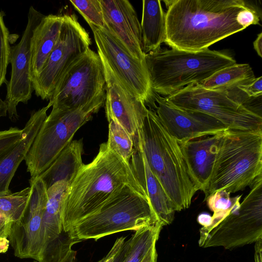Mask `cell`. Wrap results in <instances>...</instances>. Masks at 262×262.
I'll list each match as a JSON object with an SVG mask.
<instances>
[{
    "label": "cell",
    "instance_id": "6da1fadb",
    "mask_svg": "<svg viewBox=\"0 0 262 262\" xmlns=\"http://www.w3.org/2000/svg\"><path fill=\"white\" fill-rule=\"evenodd\" d=\"M243 0H172L165 13L164 42L172 49L199 52L245 29L236 22Z\"/></svg>",
    "mask_w": 262,
    "mask_h": 262
},
{
    "label": "cell",
    "instance_id": "f546056e",
    "mask_svg": "<svg viewBox=\"0 0 262 262\" xmlns=\"http://www.w3.org/2000/svg\"><path fill=\"white\" fill-rule=\"evenodd\" d=\"M10 41L9 32L4 20V13L0 12V86L6 82L7 69L10 63Z\"/></svg>",
    "mask_w": 262,
    "mask_h": 262
},
{
    "label": "cell",
    "instance_id": "f35d334b",
    "mask_svg": "<svg viewBox=\"0 0 262 262\" xmlns=\"http://www.w3.org/2000/svg\"><path fill=\"white\" fill-rule=\"evenodd\" d=\"M211 216L206 213L200 214L198 217V222L201 224L203 227L207 226L210 223Z\"/></svg>",
    "mask_w": 262,
    "mask_h": 262
},
{
    "label": "cell",
    "instance_id": "7402d4cb",
    "mask_svg": "<svg viewBox=\"0 0 262 262\" xmlns=\"http://www.w3.org/2000/svg\"><path fill=\"white\" fill-rule=\"evenodd\" d=\"M63 21V15L49 14L34 29L31 41V80L40 73L55 46Z\"/></svg>",
    "mask_w": 262,
    "mask_h": 262
},
{
    "label": "cell",
    "instance_id": "d6986e66",
    "mask_svg": "<svg viewBox=\"0 0 262 262\" xmlns=\"http://www.w3.org/2000/svg\"><path fill=\"white\" fill-rule=\"evenodd\" d=\"M224 132L179 142L189 173L198 190L204 191L208 186Z\"/></svg>",
    "mask_w": 262,
    "mask_h": 262
},
{
    "label": "cell",
    "instance_id": "d590c367",
    "mask_svg": "<svg viewBox=\"0 0 262 262\" xmlns=\"http://www.w3.org/2000/svg\"><path fill=\"white\" fill-rule=\"evenodd\" d=\"M11 223L0 212V236L3 238H8Z\"/></svg>",
    "mask_w": 262,
    "mask_h": 262
},
{
    "label": "cell",
    "instance_id": "44dd1931",
    "mask_svg": "<svg viewBox=\"0 0 262 262\" xmlns=\"http://www.w3.org/2000/svg\"><path fill=\"white\" fill-rule=\"evenodd\" d=\"M50 106L47 105L31 114L22 129L21 138L16 145L0 158V193H8L10 182L21 162L25 160Z\"/></svg>",
    "mask_w": 262,
    "mask_h": 262
},
{
    "label": "cell",
    "instance_id": "ac0fdd59",
    "mask_svg": "<svg viewBox=\"0 0 262 262\" xmlns=\"http://www.w3.org/2000/svg\"><path fill=\"white\" fill-rule=\"evenodd\" d=\"M104 29L116 37L136 58L145 61L142 49L140 23L127 0H99Z\"/></svg>",
    "mask_w": 262,
    "mask_h": 262
},
{
    "label": "cell",
    "instance_id": "ffe728a7",
    "mask_svg": "<svg viewBox=\"0 0 262 262\" xmlns=\"http://www.w3.org/2000/svg\"><path fill=\"white\" fill-rule=\"evenodd\" d=\"M130 164L146 192L159 222L163 226L171 224L174 219L176 209L161 183L151 172L142 150L134 149Z\"/></svg>",
    "mask_w": 262,
    "mask_h": 262
},
{
    "label": "cell",
    "instance_id": "e0dca14e",
    "mask_svg": "<svg viewBox=\"0 0 262 262\" xmlns=\"http://www.w3.org/2000/svg\"><path fill=\"white\" fill-rule=\"evenodd\" d=\"M155 111L160 122L178 142L217 134L228 128L220 120L207 114L183 110L154 93Z\"/></svg>",
    "mask_w": 262,
    "mask_h": 262
},
{
    "label": "cell",
    "instance_id": "484cf974",
    "mask_svg": "<svg viewBox=\"0 0 262 262\" xmlns=\"http://www.w3.org/2000/svg\"><path fill=\"white\" fill-rule=\"evenodd\" d=\"M255 78L254 72L249 64L236 63L216 72L200 84L207 89L229 90L247 84Z\"/></svg>",
    "mask_w": 262,
    "mask_h": 262
},
{
    "label": "cell",
    "instance_id": "9c48e42d",
    "mask_svg": "<svg viewBox=\"0 0 262 262\" xmlns=\"http://www.w3.org/2000/svg\"><path fill=\"white\" fill-rule=\"evenodd\" d=\"M164 97L178 108L212 116L230 129H262L261 115L231 98L226 89H207L195 83Z\"/></svg>",
    "mask_w": 262,
    "mask_h": 262
},
{
    "label": "cell",
    "instance_id": "836d02e7",
    "mask_svg": "<svg viewBox=\"0 0 262 262\" xmlns=\"http://www.w3.org/2000/svg\"><path fill=\"white\" fill-rule=\"evenodd\" d=\"M236 88L242 91L248 98H260L262 95V77L255 78L250 82L238 85Z\"/></svg>",
    "mask_w": 262,
    "mask_h": 262
},
{
    "label": "cell",
    "instance_id": "ba28073f",
    "mask_svg": "<svg viewBox=\"0 0 262 262\" xmlns=\"http://www.w3.org/2000/svg\"><path fill=\"white\" fill-rule=\"evenodd\" d=\"M250 187L242 203L213 213L210 224L200 229V247L232 249L262 238V174Z\"/></svg>",
    "mask_w": 262,
    "mask_h": 262
},
{
    "label": "cell",
    "instance_id": "83f0119b",
    "mask_svg": "<svg viewBox=\"0 0 262 262\" xmlns=\"http://www.w3.org/2000/svg\"><path fill=\"white\" fill-rule=\"evenodd\" d=\"M108 122V135L106 142L108 147L130 163L134 151L131 136L117 121L111 120Z\"/></svg>",
    "mask_w": 262,
    "mask_h": 262
},
{
    "label": "cell",
    "instance_id": "b9f144b4",
    "mask_svg": "<svg viewBox=\"0 0 262 262\" xmlns=\"http://www.w3.org/2000/svg\"><path fill=\"white\" fill-rule=\"evenodd\" d=\"M125 251V242L120 250L116 256L114 262H122L124 259Z\"/></svg>",
    "mask_w": 262,
    "mask_h": 262
},
{
    "label": "cell",
    "instance_id": "7a4b0ae2",
    "mask_svg": "<svg viewBox=\"0 0 262 262\" xmlns=\"http://www.w3.org/2000/svg\"><path fill=\"white\" fill-rule=\"evenodd\" d=\"M126 185L148 196L130 163L106 142L101 144L97 156L91 162L83 165L70 185L62 213L64 230L96 211Z\"/></svg>",
    "mask_w": 262,
    "mask_h": 262
},
{
    "label": "cell",
    "instance_id": "8992f818",
    "mask_svg": "<svg viewBox=\"0 0 262 262\" xmlns=\"http://www.w3.org/2000/svg\"><path fill=\"white\" fill-rule=\"evenodd\" d=\"M158 222L148 196L126 185L96 211L73 223L64 231L78 243L121 231H135Z\"/></svg>",
    "mask_w": 262,
    "mask_h": 262
},
{
    "label": "cell",
    "instance_id": "7c38bea8",
    "mask_svg": "<svg viewBox=\"0 0 262 262\" xmlns=\"http://www.w3.org/2000/svg\"><path fill=\"white\" fill-rule=\"evenodd\" d=\"M63 16L57 42L40 73L32 79L36 95L42 100H49L62 73L92 44L89 33L75 14Z\"/></svg>",
    "mask_w": 262,
    "mask_h": 262
},
{
    "label": "cell",
    "instance_id": "603a6c76",
    "mask_svg": "<svg viewBox=\"0 0 262 262\" xmlns=\"http://www.w3.org/2000/svg\"><path fill=\"white\" fill-rule=\"evenodd\" d=\"M82 139L72 141L50 167L39 177L49 188L57 182L64 181L70 185L84 164Z\"/></svg>",
    "mask_w": 262,
    "mask_h": 262
},
{
    "label": "cell",
    "instance_id": "d6a6232c",
    "mask_svg": "<svg viewBox=\"0 0 262 262\" xmlns=\"http://www.w3.org/2000/svg\"><path fill=\"white\" fill-rule=\"evenodd\" d=\"M236 20L237 23L244 29L251 25H260L257 12L254 8L248 6L238 12Z\"/></svg>",
    "mask_w": 262,
    "mask_h": 262
},
{
    "label": "cell",
    "instance_id": "277c9868",
    "mask_svg": "<svg viewBox=\"0 0 262 262\" xmlns=\"http://www.w3.org/2000/svg\"><path fill=\"white\" fill-rule=\"evenodd\" d=\"M152 91L167 97L189 84L200 83L216 72L235 64L225 52L206 50L193 52L160 49L145 55Z\"/></svg>",
    "mask_w": 262,
    "mask_h": 262
},
{
    "label": "cell",
    "instance_id": "2e32d148",
    "mask_svg": "<svg viewBox=\"0 0 262 262\" xmlns=\"http://www.w3.org/2000/svg\"><path fill=\"white\" fill-rule=\"evenodd\" d=\"M102 64L105 78L104 106L106 119L108 121L115 120L121 125L131 136L134 149L142 150L143 129L148 108L143 101L128 93L108 67Z\"/></svg>",
    "mask_w": 262,
    "mask_h": 262
},
{
    "label": "cell",
    "instance_id": "1f68e13d",
    "mask_svg": "<svg viewBox=\"0 0 262 262\" xmlns=\"http://www.w3.org/2000/svg\"><path fill=\"white\" fill-rule=\"evenodd\" d=\"M23 130L10 127L0 131V158L6 155L19 141Z\"/></svg>",
    "mask_w": 262,
    "mask_h": 262
},
{
    "label": "cell",
    "instance_id": "f1b7e54d",
    "mask_svg": "<svg viewBox=\"0 0 262 262\" xmlns=\"http://www.w3.org/2000/svg\"><path fill=\"white\" fill-rule=\"evenodd\" d=\"M89 26L104 29L102 10L99 0L70 1Z\"/></svg>",
    "mask_w": 262,
    "mask_h": 262
},
{
    "label": "cell",
    "instance_id": "4dcf8cb0",
    "mask_svg": "<svg viewBox=\"0 0 262 262\" xmlns=\"http://www.w3.org/2000/svg\"><path fill=\"white\" fill-rule=\"evenodd\" d=\"M230 194L225 190H221L215 192L206 199L207 205L213 213L225 212L240 203L241 195L231 198Z\"/></svg>",
    "mask_w": 262,
    "mask_h": 262
},
{
    "label": "cell",
    "instance_id": "cb8c5ba5",
    "mask_svg": "<svg viewBox=\"0 0 262 262\" xmlns=\"http://www.w3.org/2000/svg\"><path fill=\"white\" fill-rule=\"evenodd\" d=\"M159 0H143L140 24L142 49L144 55L161 48L166 37L165 13Z\"/></svg>",
    "mask_w": 262,
    "mask_h": 262
},
{
    "label": "cell",
    "instance_id": "8d00e7d4",
    "mask_svg": "<svg viewBox=\"0 0 262 262\" xmlns=\"http://www.w3.org/2000/svg\"><path fill=\"white\" fill-rule=\"evenodd\" d=\"M253 47L258 55L262 57V32L258 34L256 39L254 41Z\"/></svg>",
    "mask_w": 262,
    "mask_h": 262
},
{
    "label": "cell",
    "instance_id": "e575fe53",
    "mask_svg": "<svg viewBox=\"0 0 262 262\" xmlns=\"http://www.w3.org/2000/svg\"><path fill=\"white\" fill-rule=\"evenodd\" d=\"M125 240L124 236L117 238L108 253L97 262H114Z\"/></svg>",
    "mask_w": 262,
    "mask_h": 262
},
{
    "label": "cell",
    "instance_id": "52a82bcc",
    "mask_svg": "<svg viewBox=\"0 0 262 262\" xmlns=\"http://www.w3.org/2000/svg\"><path fill=\"white\" fill-rule=\"evenodd\" d=\"M105 91L74 110H52L25 158L31 179L46 171L71 142L76 132L104 106Z\"/></svg>",
    "mask_w": 262,
    "mask_h": 262
},
{
    "label": "cell",
    "instance_id": "4316f807",
    "mask_svg": "<svg viewBox=\"0 0 262 262\" xmlns=\"http://www.w3.org/2000/svg\"><path fill=\"white\" fill-rule=\"evenodd\" d=\"M31 187L14 193H0V212L11 223L19 221L29 203Z\"/></svg>",
    "mask_w": 262,
    "mask_h": 262
},
{
    "label": "cell",
    "instance_id": "ee69618b",
    "mask_svg": "<svg viewBox=\"0 0 262 262\" xmlns=\"http://www.w3.org/2000/svg\"><path fill=\"white\" fill-rule=\"evenodd\" d=\"M33 262H38V261H36V260H35V261H33Z\"/></svg>",
    "mask_w": 262,
    "mask_h": 262
},
{
    "label": "cell",
    "instance_id": "3957f363",
    "mask_svg": "<svg viewBox=\"0 0 262 262\" xmlns=\"http://www.w3.org/2000/svg\"><path fill=\"white\" fill-rule=\"evenodd\" d=\"M142 151L151 172L176 211L189 208L198 189L189 173L179 142L168 133L151 108H148L144 123Z\"/></svg>",
    "mask_w": 262,
    "mask_h": 262
},
{
    "label": "cell",
    "instance_id": "5bb4252c",
    "mask_svg": "<svg viewBox=\"0 0 262 262\" xmlns=\"http://www.w3.org/2000/svg\"><path fill=\"white\" fill-rule=\"evenodd\" d=\"M44 16L31 6L27 26L20 41L11 47L9 62L11 65V73L7 84L5 101L7 106L9 118L11 120H16L18 117V104L19 102L27 103L34 91L30 75L31 41L34 29Z\"/></svg>",
    "mask_w": 262,
    "mask_h": 262
},
{
    "label": "cell",
    "instance_id": "60d3db41",
    "mask_svg": "<svg viewBox=\"0 0 262 262\" xmlns=\"http://www.w3.org/2000/svg\"><path fill=\"white\" fill-rule=\"evenodd\" d=\"M9 244L8 238H3L0 236V253L6 252L9 248Z\"/></svg>",
    "mask_w": 262,
    "mask_h": 262
},
{
    "label": "cell",
    "instance_id": "ab89813d",
    "mask_svg": "<svg viewBox=\"0 0 262 262\" xmlns=\"http://www.w3.org/2000/svg\"><path fill=\"white\" fill-rule=\"evenodd\" d=\"M77 252L71 249L66 256L59 262H77Z\"/></svg>",
    "mask_w": 262,
    "mask_h": 262
},
{
    "label": "cell",
    "instance_id": "9a60e30c",
    "mask_svg": "<svg viewBox=\"0 0 262 262\" xmlns=\"http://www.w3.org/2000/svg\"><path fill=\"white\" fill-rule=\"evenodd\" d=\"M31 193L27 207L20 219L11 224L8 239L19 258L38 261L40 248V228L47 201V188L39 177L29 180Z\"/></svg>",
    "mask_w": 262,
    "mask_h": 262
},
{
    "label": "cell",
    "instance_id": "8fae6325",
    "mask_svg": "<svg viewBox=\"0 0 262 262\" xmlns=\"http://www.w3.org/2000/svg\"><path fill=\"white\" fill-rule=\"evenodd\" d=\"M90 27L102 62L128 93L153 108L154 92L145 61L134 57L116 37L105 29Z\"/></svg>",
    "mask_w": 262,
    "mask_h": 262
},
{
    "label": "cell",
    "instance_id": "d4e9b609",
    "mask_svg": "<svg viewBox=\"0 0 262 262\" xmlns=\"http://www.w3.org/2000/svg\"><path fill=\"white\" fill-rule=\"evenodd\" d=\"M163 225L158 222L135 231L125 240L122 262H157L156 243Z\"/></svg>",
    "mask_w": 262,
    "mask_h": 262
},
{
    "label": "cell",
    "instance_id": "4fadbf2b",
    "mask_svg": "<svg viewBox=\"0 0 262 262\" xmlns=\"http://www.w3.org/2000/svg\"><path fill=\"white\" fill-rule=\"evenodd\" d=\"M70 185L64 181L47 189V201L40 228V248L38 262H59L77 242L65 232L62 220L64 202Z\"/></svg>",
    "mask_w": 262,
    "mask_h": 262
},
{
    "label": "cell",
    "instance_id": "7bdbcfd3",
    "mask_svg": "<svg viewBox=\"0 0 262 262\" xmlns=\"http://www.w3.org/2000/svg\"><path fill=\"white\" fill-rule=\"evenodd\" d=\"M7 114V106L5 101L0 99V117H5Z\"/></svg>",
    "mask_w": 262,
    "mask_h": 262
},
{
    "label": "cell",
    "instance_id": "30bf717a",
    "mask_svg": "<svg viewBox=\"0 0 262 262\" xmlns=\"http://www.w3.org/2000/svg\"><path fill=\"white\" fill-rule=\"evenodd\" d=\"M103 64L98 53L88 48L58 79L48 105L52 110L76 109L105 91Z\"/></svg>",
    "mask_w": 262,
    "mask_h": 262
},
{
    "label": "cell",
    "instance_id": "74e56055",
    "mask_svg": "<svg viewBox=\"0 0 262 262\" xmlns=\"http://www.w3.org/2000/svg\"><path fill=\"white\" fill-rule=\"evenodd\" d=\"M255 262H262L261 249H262V238L255 242Z\"/></svg>",
    "mask_w": 262,
    "mask_h": 262
},
{
    "label": "cell",
    "instance_id": "5b68a950",
    "mask_svg": "<svg viewBox=\"0 0 262 262\" xmlns=\"http://www.w3.org/2000/svg\"><path fill=\"white\" fill-rule=\"evenodd\" d=\"M261 174L262 129H228L219 144L204 200L219 191L243 190Z\"/></svg>",
    "mask_w": 262,
    "mask_h": 262
}]
</instances>
